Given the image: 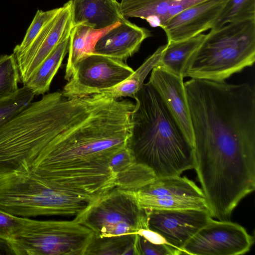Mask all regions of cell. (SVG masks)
Wrapping results in <instances>:
<instances>
[{"mask_svg":"<svg viewBox=\"0 0 255 255\" xmlns=\"http://www.w3.org/2000/svg\"><path fill=\"white\" fill-rule=\"evenodd\" d=\"M184 86L197 175L222 185L248 178L255 170L254 88L196 79Z\"/></svg>","mask_w":255,"mask_h":255,"instance_id":"1","label":"cell"},{"mask_svg":"<svg viewBox=\"0 0 255 255\" xmlns=\"http://www.w3.org/2000/svg\"><path fill=\"white\" fill-rule=\"evenodd\" d=\"M129 117L101 110L66 119L30 171L62 188L98 200L116 186L112 156L127 146Z\"/></svg>","mask_w":255,"mask_h":255,"instance_id":"2","label":"cell"},{"mask_svg":"<svg viewBox=\"0 0 255 255\" xmlns=\"http://www.w3.org/2000/svg\"><path fill=\"white\" fill-rule=\"evenodd\" d=\"M133 98L127 147L136 161L150 169L156 178L193 169V145L152 85L144 83Z\"/></svg>","mask_w":255,"mask_h":255,"instance_id":"3","label":"cell"},{"mask_svg":"<svg viewBox=\"0 0 255 255\" xmlns=\"http://www.w3.org/2000/svg\"><path fill=\"white\" fill-rule=\"evenodd\" d=\"M61 92L31 102L0 127V183L30 172L40 151L56 134Z\"/></svg>","mask_w":255,"mask_h":255,"instance_id":"4","label":"cell"},{"mask_svg":"<svg viewBox=\"0 0 255 255\" xmlns=\"http://www.w3.org/2000/svg\"><path fill=\"white\" fill-rule=\"evenodd\" d=\"M255 61V20L211 29L186 62L183 78L223 81Z\"/></svg>","mask_w":255,"mask_h":255,"instance_id":"5","label":"cell"},{"mask_svg":"<svg viewBox=\"0 0 255 255\" xmlns=\"http://www.w3.org/2000/svg\"><path fill=\"white\" fill-rule=\"evenodd\" d=\"M97 200L62 188L31 171L0 183V208L19 217L76 216Z\"/></svg>","mask_w":255,"mask_h":255,"instance_id":"6","label":"cell"},{"mask_svg":"<svg viewBox=\"0 0 255 255\" xmlns=\"http://www.w3.org/2000/svg\"><path fill=\"white\" fill-rule=\"evenodd\" d=\"M94 232L74 219L35 220L24 217L11 242L15 255H85Z\"/></svg>","mask_w":255,"mask_h":255,"instance_id":"7","label":"cell"},{"mask_svg":"<svg viewBox=\"0 0 255 255\" xmlns=\"http://www.w3.org/2000/svg\"><path fill=\"white\" fill-rule=\"evenodd\" d=\"M98 237L135 234L148 229L146 210L132 191L115 188L75 217Z\"/></svg>","mask_w":255,"mask_h":255,"instance_id":"8","label":"cell"},{"mask_svg":"<svg viewBox=\"0 0 255 255\" xmlns=\"http://www.w3.org/2000/svg\"><path fill=\"white\" fill-rule=\"evenodd\" d=\"M133 72L125 61L94 52L88 53L78 62L61 92L69 98L99 93L119 84Z\"/></svg>","mask_w":255,"mask_h":255,"instance_id":"9","label":"cell"},{"mask_svg":"<svg viewBox=\"0 0 255 255\" xmlns=\"http://www.w3.org/2000/svg\"><path fill=\"white\" fill-rule=\"evenodd\" d=\"M254 237L241 225L212 219L184 246L182 255H241L248 253Z\"/></svg>","mask_w":255,"mask_h":255,"instance_id":"10","label":"cell"},{"mask_svg":"<svg viewBox=\"0 0 255 255\" xmlns=\"http://www.w3.org/2000/svg\"><path fill=\"white\" fill-rule=\"evenodd\" d=\"M148 228L161 235L180 250L212 218L207 208L174 210L145 209Z\"/></svg>","mask_w":255,"mask_h":255,"instance_id":"11","label":"cell"},{"mask_svg":"<svg viewBox=\"0 0 255 255\" xmlns=\"http://www.w3.org/2000/svg\"><path fill=\"white\" fill-rule=\"evenodd\" d=\"M73 26L71 3L69 0L43 27L28 48L15 58L23 85L57 45L70 35Z\"/></svg>","mask_w":255,"mask_h":255,"instance_id":"12","label":"cell"},{"mask_svg":"<svg viewBox=\"0 0 255 255\" xmlns=\"http://www.w3.org/2000/svg\"><path fill=\"white\" fill-rule=\"evenodd\" d=\"M228 0H207L181 11L161 28L167 42L189 38L211 29Z\"/></svg>","mask_w":255,"mask_h":255,"instance_id":"13","label":"cell"},{"mask_svg":"<svg viewBox=\"0 0 255 255\" xmlns=\"http://www.w3.org/2000/svg\"><path fill=\"white\" fill-rule=\"evenodd\" d=\"M150 31L124 17L102 34L96 41L94 51L125 61L137 52Z\"/></svg>","mask_w":255,"mask_h":255,"instance_id":"14","label":"cell"},{"mask_svg":"<svg viewBox=\"0 0 255 255\" xmlns=\"http://www.w3.org/2000/svg\"><path fill=\"white\" fill-rule=\"evenodd\" d=\"M183 77L160 66L151 71L148 82L159 94L182 131L193 145V138Z\"/></svg>","mask_w":255,"mask_h":255,"instance_id":"15","label":"cell"},{"mask_svg":"<svg viewBox=\"0 0 255 255\" xmlns=\"http://www.w3.org/2000/svg\"><path fill=\"white\" fill-rule=\"evenodd\" d=\"M71 3L73 25L85 24L94 29L108 28L124 18L119 2L111 0H69Z\"/></svg>","mask_w":255,"mask_h":255,"instance_id":"16","label":"cell"},{"mask_svg":"<svg viewBox=\"0 0 255 255\" xmlns=\"http://www.w3.org/2000/svg\"><path fill=\"white\" fill-rule=\"evenodd\" d=\"M203 0H121L119 11L125 17L145 19L151 15L160 17L161 26L185 9L201 2Z\"/></svg>","mask_w":255,"mask_h":255,"instance_id":"17","label":"cell"},{"mask_svg":"<svg viewBox=\"0 0 255 255\" xmlns=\"http://www.w3.org/2000/svg\"><path fill=\"white\" fill-rule=\"evenodd\" d=\"M111 27L104 30H97L85 24L73 26L69 36L68 58L64 75L65 80H69L77 64L85 55L94 52V46L98 38Z\"/></svg>","mask_w":255,"mask_h":255,"instance_id":"18","label":"cell"},{"mask_svg":"<svg viewBox=\"0 0 255 255\" xmlns=\"http://www.w3.org/2000/svg\"><path fill=\"white\" fill-rule=\"evenodd\" d=\"M69 36L57 45L23 85L31 90L34 95L44 94L49 91L53 79L68 53Z\"/></svg>","mask_w":255,"mask_h":255,"instance_id":"19","label":"cell"},{"mask_svg":"<svg viewBox=\"0 0 255 255\" xmlns=\"http://www.w3.org/2000/svg\"><path fill=\"white\" fill-rule=\"evenodd\" d=\"M134 192L140 195L150 196L191 197L205 199L202 189L193 181L180 175L156 178Z\"/></svg>","mask_w":255,"mask_h":255,"instance_id":"20","label":"cell"},{"mask_svg":"<svg viewBox=\"0 0 255 255\" xmlns=\"http://www.w3.org/2000/svg\"><path fill=\"white\" fill-rule=\"evenodd\" d=\"M206 36V34L202 33L183 40L167 42L158 65L183 77L186 62L201 45Z\"/></svg>","mask_w":255,"mask_h":255,"instance_id":"21","label":"cell"},{"mask_svg":"<svg viewBox=\"0 0 255 255\" xmlns=\"http://www.w3.org/2000/svg\"><path fill=\"white\" fill-rule=\"evenodd\" d=\"M165 47L166 44L159 46L125 80L116 86L104 90L99 93L105 94L116 99L128 97L133 98L142 86L148 74L158 65Z\"/></svg>","mask_w":255,"mask_h":255,"instance_id":"22","label":"cell"},{"mask_svg":"<svg viewBox=\"0 0 255 255\" xmlns=\"http://www.w3.org/2000/svg\"><path fill=\"white\" fill-rule=\"evenodd\" d=\"M136 234L98 237H95L85 255H137Z\"/></svg>","mask_w":255,"mask_h":255,"instance_id":"23","label":"cell"},{"mask_svg":"<svg viewBox=\"0 0 255 255\" xmlns=\"http://www.w3.org/2000/svg\"><path fill=\"white\" fill-rule=\"evenodd\" d=\"M140 206L144 209L174 210L207 208L205 198L191 197L145 196L132 191Z\"/></svg>","mask_w":255,"mask_h":255,"instance_id":"24","label":"cell"},{"mask_svg":"<svg viewBox=\"0 0 255 255\" xmlns=\"http://www.w3.org/2000/svg\"><path fill=\"white\" fill-rule=\"evenodd\" d=\"M248 20H255V0H228L211 29Z\"/></svg>","mask_w":255,"mask_h":255,"instance_id":"25","label":"cell"},{"mask_svg":"<svg viewBox=\"0 0 255 255\" xmlns=\"http://www.w3.org/2000/svg\"><path fill=\"white\" fill-rule=\"evenodd\" d=\"M156 178L150 169L135 161L117 175L115 188L135 191L152 182Z\"/></svg>","mask_w":255,"mask_h":255,"instance_id":"26","label":"cell"},{"mask_svg":"<svg viewBox=\"0 0 255 255\" xmlns=\"http://www.w3.org/2000/svg\"><path fill=\"white\" fill-rule=\"evenodd\" d=\"M20 80L19 68L13 53L0 56V99L16 92Z\"/></svg>","mask_w":255,"mask_h":255,"instance_id":"27","label":"cell"},{"mask_svg":"<svg viewBox=\"0 0 255 255\" xmlns=\"http://www.w3.org/2000/svg\"><path fill=\"white\" fill-rule=\"evenodd\" d=\"M34 96L23 86L13 94L0 99V127L32 102Z\"/></svg>","mask_w":255,"mask_h":255,"instance_id":"28","label":"cell"},{"mask_svg":"<svg viewBox=\"0 0 255 255\" xmlns=\"http://www.w3.org/2000/svg\"><path fill=\"white\" fill-rule=\"evenodd\" d=\"M61 9L62 6L47 11L37 10L22 41L13 49V53L15 58L28 48L43 27L57 15Z\"/></svg>","mask_w":255,"mask_h":255,"instance_id":"29","label":"cell"},{"mask_svg":"<svg viewBox=\"0 0 255 255\" xmlns=\"http://www.w3.org/2000/svg\"><path fill=\"white\" fill-rule=\"evenodd\" d=\"M136 249L137 255H180L181 252L167 244H155L136 234Z\"/></svg>","mask_w":255,"mask_h":255,"instance_id":"30","label":"cell"},{"mask_svg":"<svg viewBox=\"0 0 255 255\" xmlns=\"http://www.w3.org/2000/svg\"><path fill=\"white\" fill-rule=\"evenodd\" d=\"M24 217L10 214L0 208V238L12 240L23 224Z\"/></svg>","mask_w":255,"mask_h":255,"instance_id":"31","label":"cell"},{"mask_svg":"<svg viewBox=\"0 0 255 255\" xmlns=\"http://www.w3.org/2000/svg\"><path fill=\"white\" fill-rule=\"evenodd\" d=\"M135 161L133 154L127 146L112 156L109 164L111 170L117 176Z\"/></svg>","mask_w":255,"mask_h":255,"instance_id":"32","label":"cell"},{"mask_svg":"<svg viewBox=\"0 0 255 255\" xmlns=\"http://www.w3.org/2000/svg\"><path fill=\"white\" fill-rule=\"evenodd\" d=\"M136 234L153 244L168 245L161 235L149 229H141L137 231Z\"/></svg>","mask_w":255,"mask_h":255,"instance_id":"33","label":"cell"},{"mask_svg":"<svg viewBox=\"0 0 255 255\" xmlns=\"http://www.w3.org/2000/svg\"><path fill=\"white\" fill-rule=\"evenodd\" d=\"M0 255H15L10 240L0 238Z\"/></svg>","mask_w":255,"mask_h":255,"instance_id":"34","label":"cell"},{"mask_svg":"<svg viewBox=\"0 0 255 255\" xmlns=\"http://www.w3.org/2000/svg\"><path fill=\"white\" fill-rule=\"evenodd\" d=\"M145 20L152 27L161 26V19L159 17L156 15H151L147 17Z\"/></svg>","mask_w":255,"mask_h":255,"instance_id":"35","label":"cell"},{"mask_svg":"<svg viewBox=\"0 0 255 255\" xmlns=\"http://www.w3.org/2000/svg\"><path fill=\"white\" fill-rule=\"evenodd\" d=\"M112 0V1L115 2H118L117 0Z\"/></svg>","mask_w":255,"mask_h":255,"instance_id":"36","label":"cell"},{"mask_svg":"<svg viewBox=\"0 0 255 255\" xmlns=\"http://www.w3.org/2000/svg\"><path fill=\"white\" fill-rule=\"evenodd\" d=\"M175 0V1H181L182 0Z\"/></svg>","mask_w":255,"mask_h":255,"instance_id":"37","label":"cell"}]
</instances>
